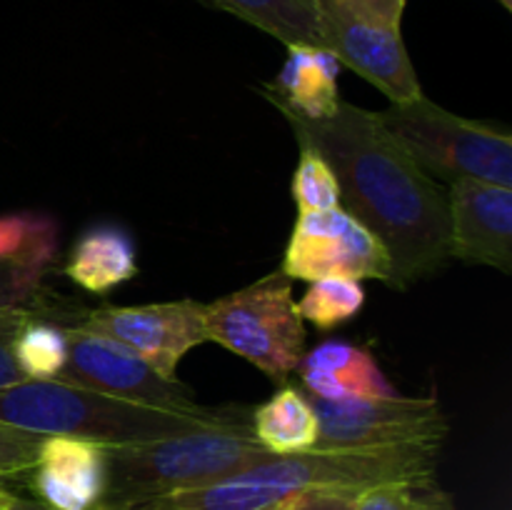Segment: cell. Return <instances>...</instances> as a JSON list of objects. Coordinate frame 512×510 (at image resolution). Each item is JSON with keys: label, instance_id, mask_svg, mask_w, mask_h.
I'll return each instance as SVG.
<instances>
[{"label": "cell", "instance_id": "6da1fadb", "mask_svg": "<svg viewBox=\"0 0 512 510\" xmlns=\"http://www.w3.org/2000/svg\"><path fill=\"white\" fill-rule=\"evenodd\" d=\"M283 115L300 148L315 150L333 168L340 208L385 245L390 288H410L448 263L445 190L415 165L378 113L340 100L328 118Z\"/></svg>", "mask_w": 512, "mask_h": 510}, {"label": "cell", "instance_id": "7a4b0ae2", "mask_svg": "<svg viewBox=\"0 0 512 510\" xmlns=\"http://www.w3.org/2000/svg\"><path fill=\"white\" fill-rule=\"evenodd\" d=\"M440 443L308 450L268 460L203 488L143 500L128 510H275L308 493L358 498L383 483L435 475Z\"/></svg>", "mask_w": 512, "mask_h": 510}, {"label": "cell", "instance_id": "3957f363", "mask_svg": "<svg viewBox=\"0 0 512 510\" xmlns=\"http://www.w3.org/2000/svg\"><path fill=\"white\" fill-rule=\"evenodd\" d=\"M250 410L238 405L175 413L150 405L93 393L60 380H23L0 390V423L38 435H70L113 445L148 443L205 425L243 423Z\"/></svg>", "mask_w": 512, "mask_h": 510}, {"label": "cell", "instance_id": "277c9868", "mask_svg": "<svg viewBox=\"0 0 512 510\" xmlns=\"http://www.w3.org/2000/svg\"><path fill=\"white\" fill-rule=\"evenodd\" d=\"M108 488L98 510H128L143 500L203 488L270 458L250 420L205 425L148 443L105 448Z\"/></svg>", "mask_w": 512, "mask_h": 510}, {"label": "cell", "instance_id": "5b68a950", "mask_svg": "<svg viewBox=\"0 0 512 510\" xmlns=\"http://www.w3.org/2000/svg\"><path fill=\"white\" fill-rule=\"evenodd\" d=\"M378 120L430 178H475L512 188L510 130L450 113L425 95L390 103Z\"/></svg>", "mask_w": 512, "mask_h": 510}, {"label": "cell", "instance_id": "8992f818", "mask_svg": "<svg viewBox=\"0 0 512 510\" xmlns=\"http://www.w3.org/2000/svg\"><path fill=\"white\" fill-rule=\"evenodd\" d=\"M205 333L270 380L285 383L305 355V325L293 300V280L278 270L205 303Z\"/></svg>", "mask_w": 512, "mask_h": 510}, {"label": "cell", "instance_id": "52a82bcc", "mask_svg": "<svg viewBox=\"0 0 512 510\" xmlns=\"http://www.w3.org/2000/svg\"><path fill=\"white\" fill-rule=\"evenodd\" d=\"M308 398L318 415L313 450L443 443L448 435V418L435 398H405L398 393L355 400Z\"/></svg>", "mask_w": 512, "mask_h": 510}, {"label": "cell", "instance_id": "ba28073f", "mask_svg": "<svg viewBox=\"0 0 512 510\" xmlns=\"http://www.w3.org/2000/svg\"><path fill=\"white\" fill-rule=\"evenodd\" d=\"M68 358L55 380L93 393L113 395L120 400L175 410V413H203L208 405L195 403L193 390L180 380H165L140 355L105 335L90 333L78 325H63Z\"/></svg>", "mask_w": 512, "mask_h": 510}, {"label": "cell", "instance_id": "9c48e42d", "mask_svg": "<svg viewBox=\"0 0 512 510\" xmlns=\"http://www.w3.org/2000/svg\"><path fill=\"white\" fill-rule=\"evenodd\" d=\"M280 273L290 280H383L390 285L393 263L385 245L343 208L300 213Z\"/></svg>", "mask_w": 512, "mask_h": 510}, {"label": "cell", "instance_id": "30bf717a", "mask_svg": "<svg viewBox=\"0 0 512 510\" xmlns=\"http://www.w3.org/2000/svg\"><path fill=\"white\" fill-rule=\"evenodd\" d=\"M75 325L123 343L165 380H178L175 373L180 360L208 340L205 303L193 298L145 305H103L88 310Z\"/></svg>", "mask_w": 512, "mask_h": 510}, {"label": "cell", "instance_id": "8fae6325", "mask_svg": "<svg viewBox=\"0 0 512 510\" xmlns=\"http://www.w3.org/2000/svg\"><path fill=\"white\" fill-rule=\"evenodd\" d=\"M320 48L340 65L373 83L390 103L423 95L418 73L405 50L400 28L370 23L333 0H320Z\"/></svg>", "mask_w": 512, "mask_h": 510}, {"label": "cell", "instance_id": "7c38bea8", "mask_svg": "<svg viewBox=\"0 0 512 510\" xmlns=\"http://www.w3.org/2000/svg\"><path fill=\"white\" fill-rule=\"evenodd\" d=\"M448 200L450 258L465 265L512 270V188L475 178H458Z\"/></svg>", "mask_w": 512, "mask_h": 510}, {"label": "cell", "instance_id": "4fadbf2b", "mask_svg": "<svg viewBox=\"0 0 512 510\" xmlns=\"http://www.w3.org/2000/svg\"><path fill=\"white\" fill-rule=\"evenodd\" d=\"M28 475L35 500L48 510H98L108 488V453L93 440L45 435Z\"/></svg>", "mask_w": 512, "mask_h": 510}, {"label": "cell", "instance_id": "5bb4252c", "mask_svg": "<svg viewBox=\"0 0 512 510\" xmlns=\"http://www.w3.org/2000/svg\"><path fill=\"white\" fill-rule=\"evenodd\" d=\"M298 373L305 393L320 400L380 398L395 393L368 350L338 340H328L305 353Z\"/></svg>", "mask_w": 512, "mask_h": 510}, {"label": "cell", "instance_id": "9a60e30c", "mask_svg": "<svg viewBox=\"0 0 512 510\" xmlns=\"http://www.w3.org/2000/svg\"><path fill=\"white\" fill-rule=\"evenodd\" d=\"M338 68L340 63L328 50L293 45L278 78L263 85V95L280 113L328 118L340 105Z\"/></svg>", "mask_w": 512, "mask_h": 510}, {"label": "cell", "instance_id": "2e32d148", "mask_svg": "<svg viewBox=\"0 0 512 510\" xmlns=\"http://www.w3.org/2000/svg\"><path fill=\"white\" fill-rule=\"evenodd\" d=\"M65 275L85 293L105 295L138 275L135 243L118 225H95L70 248Z\"/></svg>", "mask_w": 512, "mask_h": 510}, {"label": "cell", "instance_id": "e0dca14e", "mask_svg": "<svg viewBox=\"0 0 512 510\" xmlns=\"http://www.w3.org/2000/svg\"><path fill=\"white\" fill-rule=\"evenodd\" d=\"M250 430L270 455L308 453L318 443V415L308 393L285 385L273 398L250 410Z\"/></svg>", "mask_w": 512, "mask_h": 510}, {"label": "cell", "instance_id": "ac0fdd59", "mask_svg": "<svg viewBox=\"0 0 512 510\" xmlns=\"http://www.w3.org/2000/svg\"><path fill=\"white\" fill-rule=\"evenodd\" d=\"M283 45L320 48V0H208Z\"/></svg>", "mask_w": 512, "mask_h": 510}, {"label": "cell", "instance_id": "d6986e66", "mask_svg": "<svg viewBox=\"0 0 512 510\" xmlns=\"http://www.w3.org/2000/svg\"><path fill=\"white\" fill-rule=\"evenodd\" d=\"M58 250V225L38 213L0 215V260L45 270Z\"/></svg>", "mask_w": 512, "mask_h": 510}, {"label": "cell", "instance_id": "ffe728a7", "mask_svg": "<svg viewBox=\"0 0 512 510\" xmlns=\"http://www.w3.org/2000/svg\"><path fill=\"white\" fill-rule=\"evenodd\" d=\"M13 355L25 380H55L68 358L63 325L48 323V320L33 315L20 328Z\"/></svg>", "mask_w": 512, "mask_h": 510}, {"label": "cell", "instance_id": "44dd1931", "mask_svg": "<svg viewBox=\"0 0 512 510\" xmlns=\"http://www.w3.org/2000/svg\"><path fill=\"white\" fill-rule=\"evenodd\" d=\"M295 305L303 320H310L320 330H333L363 310L365 290L360 280L350 278L313 280Z\"/></svg>", "mask_w": 512, "mask_h": 510}, {"label": "cell", "instance_id": "7402d4cb", "mask_svg": "<svg viewBox=\"0 0 512 510\" xmlns=\"http://www.w3.org/2000/svg\"><path fill=\"white\" fill-rule=\"evenodd\" d=\"M353 510H455V500L435 483V475H428L363 490L353 500Z\"/></svg>", "mask_w": 512, "mask_h": 510}, {"label": "cell", "instance_id": "603a6c76", "mask_svg": "<svg viewBox=\"0 0 512 510\" xmlns=\"http://www.w3.org/2000/svg\"><path fill=\"white\" fill-rule=\"evenodd\" d=\"M290 190H293L298 213H318V210L340 205V188L333 168L315 150L300 148V160Z\"/></svg>", "mask_w": 512, "mask_h": 510}, {"label": "cell", "instance_id": "cb8c5ba5", "mask_svg": "<svg viewBox=\"0 0 512 510\" xmlns=\"http://www.w3.org/2000/svg\"><path fill=\"white\" fill-rule=\"evenodd\" d=\"M43 435L0 423V480L28 475L38 458Z\"/></svg>", "mask_w": 512, "mask_h": 510}, {"label": "cell", "instance_id": "d4e9b609", "mask_svg": "<svg viewBox=\"0 0 512 510\" xmlns=\"http://www.w3.org/2000/svg\"><path fill=\"white\" fill-rule=\"evenodd\" d=\"M33 318L25 305H15V308H0V390L10 388L15 383H23V373H20L18 363H15L13 345L18 338L20 328Z\"/></svg>", "mask_w": 512, "mask_h": 510}, {"label": "cell", "instance_id": "484cf974", "mask_svg": "<svg viewBox=\"0 0 512 510\" xmlns=\"http://www.w3.org/2000/svg\"><path fill=\"white\" fill-rule=\"evenodd\" d=\"M45 270L0 260V308L25 305L38 295Z\"/></svg>", "mask_w": 512, "mask_h": 510}, {"label": "cell", "instance_id": "4316f807", "mask_svg": "<svg viewBox=\"0 0 512 510\" xmlns=\"http://www.w3.org/2000/svg\"><path fill=\"white\" fill-rule=\"evenodd\" d=\"M333 3L358 18L388 25V28H400L405 10V0H333Z\"/></svg>", "mask_w": 512, "mask_h": 510}, {"label": "cell", "instance_id": "83f0119b", "mask_svg": "<svg viewBox=\"0 0 512 510\" xmlns=\"http://www.w3.org/2000/svg\"><path fill=\"white\" fill-rule=\"evenodd\" d=\"M353 500L338 493H308L288 500L275 510H353Z\"/></svg>", "mask_w": 512, "mask_h": 510}, {"label": "cell", "instance_id": "f1b7e54d", "mask_svg": "<svg viewBox=\"0 0 512 510\" xmlns=\"http://www.w3.org/2000/svg\"><path fill=\"white\" fill-rule=\"evenodd\" d=\"M38 505V500H28L23 498V495L13 493V490L5 488L3 480H0V510H35Z\"/></svg>", "mask_w": 512, "mask_h": 510}, {"label": "cell", "instance_id": "f546056e", "mask_svg": "<svg viewBox=\"0 0 512 510\" xmlns=\"http://www.w3.org/2000/svg\"><path fill=\"white\" fill-rule=\"evenodd\" d=\"M500 5H503L505 10H512V0H500Z\"/></svg>", "mask_w": 512, "mask_h": 510}, {"label": "cell", "instance_id": "4dcf8cb0", "mask_svg": "<svg viewBox=\"0 0 512 510\" xmlns=\"http://www.w3.org/2000/svg\"><path fill=\"white\" fill-rule=\"evenodd\" d=\"M35 510H48V508H45V505H38V508H35Z\"/></svg>", "mask_w": 512, "mask_h": 510}]
</instances>
